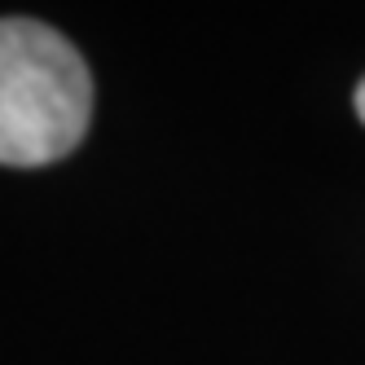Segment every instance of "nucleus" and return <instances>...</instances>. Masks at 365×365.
I'll use <instances>...</instances> for the list:
<instances>
[{"label": "nucleus", "mask_w": 365, "mask_h": 365, "mask_svg": "<svg viewBox=\"0 0 365 365\" xmlns=\"http://www.w3.org/2000/svg\"><path fill=\"white\" fill-rule=\"evenodd\" d=\"M356 115H361V123H365V80L356 84Z\"/></svg>", "instance_id": "nucleus-2"}, {"label": "nucleus", "mask_w": 365, "mask_h": 365, "mask_svg": "<svg viewBox=\"0 0 365 365\" xmlns=\"http://www.w3.org/2000/svg\"><path fill=\"white\" fill-rule=\"evenodd\" d=\"M93 75L62 31L36 18H0V163L44 168L84 141Z\"/></svg>", "instance_id": "nucleus-1"}]
</instances>
